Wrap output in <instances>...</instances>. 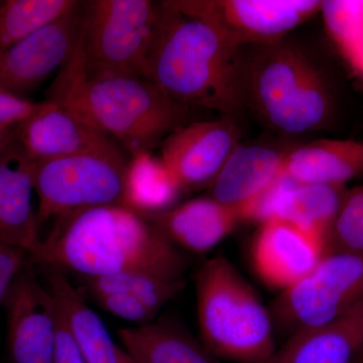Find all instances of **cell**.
<instances>
[{"instance_id":"32","label":"cell","mask_w":363,"mask_h":363,"mask_svg":"<svg viewBox=\"0 0 363 363\" xmlns=\"http://www.w3.org/2000/svg\"><path fill=\"white\" fill-rule=\"evenodd\" d=\"M14 135H16V125L0 130V154L13 140Z\"/></svg>"},{"instance_id":"31","label":"cell","mask_w":363,"mask_h":363,"mask_svg":"<svg viewBox=\"0 0 363 363\" xmlns=\"http://www.w3.org/2000/svg\"><path fill=\"white\" fill-rule=\"evenodd\" d=\"M56 345H55L54 363H87L81 353L77 342L73 337L67 324L63 313L58 304Z\"/></svg>"},{"instance_id":"27","label":"cell","mask_w":363,"mask_h":363,"mask_svg":"<svg viewBox=\"0 0 363 363\" xmlns=\"http://www.w3.org/2000/svg\"><path fill=\"white\" fill-rule=\"evenodd\" d=\"M329 252H363V186L346 192L327 240Z\"/></svg>"},{"instance_id":"15","label":"cell","mask_w":363,"mask_h":363,"mask_svg":"<svg viewBox=\"0 0 363 363\" xmlns=\"http://www.w3.org/2000/svg\"><path fill=\"white\" fill-rule=\"evenodd\" d=\"M33 166L14 135L0 154V242L21 248L30 257L42 243L33 208Z\"/></svg>"},{"instance_id":"12","label":"cell","mask_w":363,"mask_h":363,"mask_svg":"<svg viewBox=\"0 0 363 363\" xmlns=\"http://www.w3.org/2000/svg\"><path fill=\"white\" fill-rule=\"evenodd\" d=\"M240 143L233 119L195 121L162 140L160 159L184 193L209 188Z\"/></svg>"},{"instance_id":"4","label":"cell","mask_w":363,"mask_h":363,"mask_svg":"<svg viewBox=\"0 0 363 363\" xmlns=\"http://www.w3.org/2000/svg\"><path fill=\"white\" fill-rule=\"evenodd\" d=\"M198 324L214 357L235 363H269L274 345L272 318L224 257L207 260L196 274Z\"/></svg>"},{"instance_id":"6","label":"cell","mask_w":363,"mask_h":363,"mask_svg":"<svg viewBox=\"0 0 363 363\" xmlns=\"http://www.w3.org/2000/svg\"><path fill=\"white\" fill-rule=\"evenodd\" d=\"M159 4L150 0H93L83 4L82 47L87 74L150 79L149 56Z\"/></svg>"},{"instance_id":"23","label":"cell","mask_w":363,"mask_h":363,"mask_svg":"<svg viewBox=\"0 0 363 363\" xmlns=\"http://www.w3.org/2000/svg\"><path fill=\"white\" fill-rule=\"evenodd\" d=\"M182 193L160 157L152 152L131 157L124 206L142 213H157L176 206Z\"/></svg>"},{"instance_id":"34","label":"cell","mask_w":363,"mask_h":363,"mask_svg":"<svg viewBox=\"0 0 363 363\" xmlns=\"http://www.w3.org/2000/svg\"><path fill=\"white\" fill-rule=\"evenodd\" d=\"M355 363H363V348L362 352H360L359 357H358L357 362Z\"/></svg>"},{"instance_id":"13","label":"cell","mask_w":363,"mask_h":363,"mask_svg":"<svg viewBox=\"0 0 363 363\" xmlns=\"http://www.w3.org/2000/svg\"><path fill=\"white\" fill-rule=\"evenodd\" d=\"M16 138L35 162L82 154L130 157L111 136L50 100L16 125Z\"/></svg>"},{"instance_id":"29","label":"cell","mask_w":363,"mask_h":363,"mask_svg":"<svg viewBox=\"0 0 363 363\" xmlns=\"http://www.w3.org/2000/svg\"><path fill=\"white\" fill-rule=\"evenodd\" d=\"M28 98L16 96L0 90V130L18 125L42 106Z\"/></svg>"},{"instance_id":"16","label":"cell","mask_w":363,"mask_h":363,"mask_svg":"<svg viewBox=\"0 0 363 363\" xmlns=\"http://www.w3.org/2000/svg\"><path fill=\"white\" fill-rule=\"evenodd\" d=\"M142 214L177 247L195 253L213 250L243 223L238 207L223 204L210 196L157 213Z\"/></svg>"},{"instance_id":"24","label":"cell","mask_w":363,"mask_h":363,"mask_svg":"<svg viewBox=\"0 0 363 363\" xmlns=\"http://www.w3.org/2000/svg\"><path fill=\"white\" fill-rule=\"evenodd\" d=\"M89 295L125 294L157 313L185 288V279H169L145 272H123L99 277H77Z\"/></svg>"},{"instance_id":"26","label":"cell","mask_w":363,"mask_h":363,"mask_svg":"<svg viewBox=\"0 0 363 363\" xmlns=\"http://www.w3.org/2000/svg\"><path fill=\"white\" fill-rule=\"evenodd\" d=\"M321 13L332 39L363 75V1H323Z\"/></svg>"},{"instance_id":"11","label":"cell","mask_w":363,"mask_h":363,"mask_svg":"<svg viewBox=\"0 0 363 363\" xmlns=\"http://www.w3.org/2000/svg\"><path fill=\"white\" fill-rule=\"evenodd\" d=\"M83 4L0 52V90L16 96L37 89L66 65L82 33Z\"/></svg>"},{"instance_id":"1","label":"cell","mask_w":363,"mask_h":363,"mask_svg":"<svg viewBox=\"0 0 363 363\" xmlns=\"http://www.w3.org/2000/svg\"><path fill=\"white\" fill-rule=\"evenodd\" d=\"M33 264L99 277L145 272L184 279L187 259L140 212L124 205L86 208L56 218Z\"/></svg>"},{"instance_id":"25","label":"cell","mask_w":363,"mask_h":363,"mask_svg":"<svg viewBox=\"0 0 363 363\" xmlns=\"http://www.w3.org/2000/svg\"><path fill=\"white\" fill-rule=\"evenodd\" d=\"M76 0H9L0 4V52L68 13Z\"/></svg>"},{"instance_id":"2","label":"cell","mask_w":363,"mask_h":363,"mask_svg":"<svg viewBox=\"0 0 363 363\" xmlns=\"http://www.w3.org/2000/svg\"><path fill=\"white\" fill-rule=\"evenodd\" d=\"M159 6L149 56L150 81L178 104L233 117L245 100L242 45L213 23L181 13L168 1Z\"/></svg>"},{"instance_id":"28","label":"cell","mask_w":363,"mask_h":363,"mask_svg":"<svg viewBox=\"0 0 363 363\" xmlns=\"http://www.w3.org/2000/svg\"><path fill=\"white\" fill-rule=\"evenodd\" d=\"M91 298L104 311L138 326L154 321L157 314L142 301L125 294H95Z\"/></svg>"},{"instance_id":"8","label":"cell","mask_w":363,"mask_h":363,"mask_svg":"<svg viewBox=\"0 0 363 363\" xmlns=\"http://www.w3.org/2000/svg\"><path fill=\"white\" fill-rule=\"evenodd\" d=\"M362 300L363 252H329L307 276L279 293L272 315L293 333L329 323Z\"/></svg>"},{"instance_id":"30","label":"cell","mask_w":363,"mask_h":363,"mask_svg":"<svg viewBox=\"0 0 363 363\" xmlns=\"http://www.w3.org/2000/svg\"><path fill=\"white\" fill-rule=\"evenodd\" d=\"M30 259V255L21 248L0 242V308L18 272Z\"/></svg>"},{"instance_id":"19","label":"cell","mask_w":363,"mask_h":363,"mask_svg":"<svg viewBox=\"0 0 363 363\" xmlns=\"http://www.w3.org/2000/svg\"><path fill=\"white\" fill-rule=\"evenodd\" d=\"M286 152L240 143L210 185V197L240 207L283 174Z\"/></svg>"},{"instance_id":"9","label":"cell","mask_w":363,"mask_h":363,"mask_svg":"<svg viewBox=\"0 0 363 363\" xmlns=\"http://www.w3.org/2000/svg\"><path fill=\"white\" fill-rule=\"evenodd\" d=\"M185 16L208 21L240 45H269L321 13L317 0H178L168 1Z\"/></svg>"},{"instance_id":"7","label":"cell","mask_w":363,"mask_h":363,"mask_svg":"<svg viewBox=\"0 0 363 363\" xmlns=\"http://www.w3.org/2000/svg\"><path fill=\"white\" fill-rule=\"evenodd\" d=\"M130 161L131 157L82 154L35 162L39 224L86 208L124 205Z\"/></svg>"},{"instance_id":"17","label":"cell","mask_w":363,"mask_h":363,"mask_svg":"<svg viewBox=\"0 0 363 363\" xmlns=\"http://www.w3.org/2000/svg\"><path fill=\"white\" fill-rule=\"evenodd\" d=\"M363 348V300L342 316L291 333L269 363H355Z\"/></svg>"},{"instance_id":"21","label":"cell","mask_w":363,"mask_h":363,"mask_svg":"<svg viewBox=\"0 0 363 363\" xmlns=\"http://www.w3.org/2000/svg\"><path fill=\"white\" fill-rule=\"evenodd\" d=\"M133 363H218L201 341L169 319L117 332Z\"/></svg>"},{"instance_id":"22","label":"cell","mask_w":363,"mask_h":363,"mask_svg":"<svg viewBox=\"0 0 363 363\" xmlns=\"http://www.w3.org/2000/svg\"><path fill=\"white\" fill-rule=\"evenodd\" d=\"M346 192L345 186L295 183L279 198L274 217L318 234L327 242Z\"/></svg>"},{"instance_id":"33","label":"cell","mask_w":363,"mask_h":363,"mask_svg":"<svg viewBox=\"0 0 363 363\" xmlns=\"http://www.w3.org/2000/svg\"><path fill=\"white\" fill-rule=\"evenodd\" d=\"M118 359L119 363H133V360L126 354L125 351H124L121 346L118 347Z\"/></svg>"},{"instance_id":"20","label":"cell","mask_w":363,"mask_h":363,"mask_svg":"<svg viewBox=\"0 0 363 363\" xmlns=\"http://www.w3.org/2000/svg\"><path fill=\"white\" fill-rule=\"evenodd\" d=\"M45 286L63 313L73 337L87 363H119V345L112 340L101 318L74 288L65 272L40 266Z\"/></svg>"},{"instance_id":"14","label":"cell","mask_w":363,"mask_h":363,"mask_svg":"<svg viewBox=\"0 0 363 363\" xmlns=\"http://www.w3.org/2000/svg\"><path fill=\"white\" fill-rule=\"evenodd\" d=\"M326 248L322 236L274 217L259 224L252 242V267L264 285L285 292L316 267Z\"/></svg>"},{"instance_id":"5","label":"cell","mask_w":363,"mask_h":363,"mask_svg":"<svg viewBox=\"0 0 363 363\" xmlns=\"http://www.w3.org/2000/svg\"><path fill=\"white\" fill-rule=\"evenodd\" d=\"M260 118L281 133L301 135L320 130L333 111L323 73L297 45H262L245 70V98Z\"/></svg>"},{"instance_id":"10","label":"cell","mask_w":363,"mask_h":363,"mask_svg":"<svg viewBox=\"0 0 363 363\" xmlns=\"http://www.w3.org/2000/svg\"><path fill=\"white\" fill-rule=\"evenodd\" d=\"M33 266L28 259L2 306L11 363H54L58 307Z\"/></svg>"},{"instance_id":"3","label":"cell","mask_w":363,"mask_h":363,"mask_svg":"<svg viewBox=\"0 0 363 363\" xmlns=\"http://www.w3.org/2000/svg\"><path fill=\"white\" fill-rule=\"evenodd\" d=\"M47 100L111 136L130 157L150 152L172 133L195 121L193 108L174 101L152 81L126 74L86 73L82 38Z\"/></svg>"},{"instance_id":"18","label":"cell","mask_w":363,"mask_h":363,"mask_svg":"<svg viewBox=\"0 0 363 363\" xmlns=\"http://www.w3.org/2000/svg\"><path fill=\"white\" fill-rule=\"evenodd\" d=\"M283 173L298 184L345 186L363 175V142L319 140L286 152Z\"/></svg>"}]
</instances>
